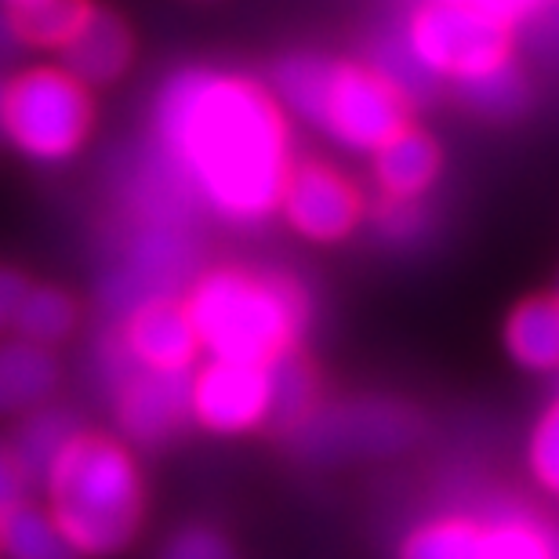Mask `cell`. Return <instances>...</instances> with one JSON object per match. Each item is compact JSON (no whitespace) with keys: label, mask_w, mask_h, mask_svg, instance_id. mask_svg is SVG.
I'll list each match as a JSON object with an SVG mask.
<instances>
[{"label":"cell","mask_w":559,"mask_h":559,"mask_svg":"<svg viewBox=\"0 0 559 559\" xmlns=\"http://www.w3.org/2000/svg\"><path fill=\"white\" fill-rule=\"evenodd\" d=\"M145 182L171 204L204 207L233 226H254L280 207L290 175V135L276 98L222 70H182L153 109Z\"/></svg>","instance_id":"1"},{"label":"cell","mask_w":559,"mask_h":559,"mask_svg":"<svg viewBox=\"0 0 559 559\" xmlns=\"http://www.w3.org/2000/svg\"><path fill=\"white\" fill-rule=\"evenodd\" d=\"M182 306L200 349L233 364H273L295 353L309 320L306 290L284 273H204Z\"/></svg>","instance_id":"2"},{"label":"cell","mask_w":559,"mask_h":559,"mask_svg":"<svg viewBox=\"0 0 559 559\" xmlns=\"http://www.w3.org/2000/svg\"><path fill=\"white\" fill-rule=\"evenodd\" d=\"M48 512L81 556H114L135 542L145 512L139 465L106 436L81 432L44 476Z\"/></svg>","instance_id":"3"},{"label":"cell","mask_w":559,"mask_h":559,"mask_svg":"<svg viewBox=\"0 0 559 559\" xmlns=\"http://www.w3.org/2000/svg\"><path fill=\"white\" fill-rule=\"evenodd\" d=\"M276 98L345 150L378 153L407 128V106L371 66L290 55L273 73Z\"/></svg>","instance_id":"4"},{"label":"cell","mask_w":559,"mask_h":559,"mask_svg":"<svg viewBox=\"0 0 559 559\" xmlns=\"http://www.w3.org/2000/svg\"><path fill=\"white\" fill-rule=\"evenodd\" d=\"M400 559H559V531L516 506H479L418 523Z\"/></svg>","instance_id":"5"},{"label":"cell","mask_w":559,"mask_h":559,"mask_svg":"<svg viewBox=\"0 0 559 559\" xmlns=\"http://www.w3.org/2000/svg\"><path fill=\"white\" fill-rule=\"evenodd\" d=\"M92 128L87 87L70 73L37 66L8 81L4 139L37 164H62L81 150Z\"/></svg>","instance_id":"6"},{"label":"cell","mask_w":559,"mask_h":559,"mask_svg":"<svg viewBox=\"0 0 559 559\" xmlns=\"http://www.w3.org/2000/svg\"><path fill=\"white\" fill-rule=\"evenodd\" d=\"M404 37L436 81L468 84L512 59L509 26L476 4H425L404 22Z\"/></svg>","instance_id":"7"},{"label":"cell","mask_w":559,"mask_h":559,"mask_svg":"<svg viewBox=\"0 0 559 559\" xmlns=\"http://www.w3.org/2000/svg\"><path fill=\"white\" fill-rule=\"evenodd\" d=\"M200 248L189 222L145 218L135 243L128 248L120 270L106 280V306L120 320L150 301L178 298V287L197 270Z\"/></svg>","instance_id":"8"},{"label":"cell","mask_w":559,"mask_h":559,"mask_svg":"<svg viewBox=\"0 0 559 559\" xmlns=\"http://www.w3.org/2000/svg\"><path fill=\"white\" fill-rule=\"evenodd\" d=\"M295 443L309 457H360V454H389L407 447L418 436V418L400 404H342L331 411H312L298 425Z\"/></svg>","instance_id":"9"},{"label":"cell","mask_w":559,"mask_h":559,"mask_svg":"<svg viewBox=\"0 0 559 559\" xmlns=\"http://www.w3.org/2000/svg\"><path fill=\"white\" fill-rule=\"evenodd\" d=\"M189 418L211 432H248L270 425V367L211 360L189 385Z\"/></svg>","instance_id":"10"},{"label":"cell","mask_w":559,"mask_h":559,"mask_svg":"<svg viewBox=\"0 0 559 559\" xmlns=\"http://www.w3.org/2000/svg\"><path fill=\"white\" fill-rule=\"evenodd\" d=\"M280 207L290 229L320 243L342 240L360 222V193L349 186V178L328 164L290 167Z\"/></svg>","instance_id":"11"},{"label":"cell","mask_w":559,"mask_h":559,"mask_svg":"<svg viewBox=\"0 0 559 559\" xmlns=\"http://www.w3.org/2000/svg\"><path fill=\"white\" fill-rule=\"evenodd\" d=\"M189 371H131L109 389L114 393L117 421L131 443L156 447L182 429L189 418Z\"/></svg>","instance_id":"12"},{"label":"cell","mask_w":559,"mask_h":559,"mask_svg":"<svg viewBox=\"0 0 559 559\" xmlns=\"http://www.w3.org/2000/svg\"><path fill=\"white\" fill-rule=\"evenodd\" d=\"M117 342L128 360L142 371H189L200 353L197 331L178 298L150 301V306L124 317Z\"/></svg>","instance_id":"13"},{"label":"cell","mask_w":559,"mask_h":559,"mask_svg":"<svg viewBox=\"0 0 559 559\" xmlns=\"http://www.w3.org/2000/svg\"><path fill=\"white\" fill-rule=\"evenodd\" d=\"M131 62V33L109 11H92L84 26L66 40L62 73H70L76 84H109L128 70Z\"/></svg>","instance_id":"14"},{"label":"cell","mask_w":559,"mask_h":559,"mask_svg":"<svg viewBox=\"0 0 559 559\" xmlns=\"http://www.w3.org/2000/svg\"><path fill=\"white\" fill-rule=\"evenodd\" d=\"M436 171H440V150H436V142L425 131L415 128H404L374 153V178L389 200L415 204L425 189L432 186Z\"/></svg>","instance_id":"15"},{"label":"cell","mask_w":559,"mask_h":559,"mask_svg":"<svg viewBox=\"0 0 559 559\" xmlns=\"http://www.w3.org/2000/svg\"><path fill=\"white\" fill-rule=\"evenodd\" d=\"M55 385H59V364L51 349L22 338L0 345V415L40 407L55 393Z\"/></svg>","instance_id":"16"},{"label":"cell","mask_w":559,"mask_h":559,"mask_svg":"<svg viewBox=\"0 0 559 559\" xmlns=\"http://www.w3.org/2000/svg\"><path fill=\"white\" fill-rule=\"evenodd\" d=\"M506 349L527 371H559V298H527L506 323Z\"/></svg>","instance_id":"17"},{"label":"cell","mask_w":559,"mask_h":559,"mask_svg":"<svg viewBox=\"0 0 559 559\" xmlns=\"http://www.w3.org/2000/svg\"><path fill=\"white\" fill-rule=\"evenodd\" d=\"M0 552L8 559H81L51 512L33 501L0 516Z\"/></svg>","instance_id":"18"},{"label":"cell","mask_w":559,"mask_h":559,"mask_svg":"<svg viewBox=\"0 0 559 559\" xmlns=\"http://www.w3.org/2000/svg\"><path fill=\"white\" fill-rule=\"evenodd\" d=\"M81 429L76 421L66 415V411H33V415L22 421V429L15 432V443L8 447L15 465L22 468L26 484H44V476L51 473V465L59 462L62 451L70 447Z\"/></svg>","instance_id":"19"},{"label":"cell","mask_w":559,"mask_h":559,"mask_svg":"<svg viewBox=\"0 0 559 559\" xmlns=\"http://www.w3.org/2000/svg\"><path fill=\"white\" fill-rule=\"evenodd\" d=\"M371 70L404 98V106L429 103L436 95V87H440V81H436L418 62V55L411 51L404 26H389L382 37L371 44Z\"/></svg>","instance_id":"20"},{"label":"cell","mask_w":559,"mask_h":559,"mask_svg":"<svg viewBox=\"0 0 559 559\" xmlns=\"http://www.w3.org/2000/svg\"><path fill=\"white\" fill-rule=\"evenodd\" d=\"M19 29L22 48L37 44V48H66V40L84 26L92 15L87 0H22L8 11Z\"/></svg>","instance_id":"21"},{"label":"cell","mask_w":559,"mask_h":559,"mask_svg":"<svg viewBox=\"0 0 559 559\" xmlns=\"http://www.w3.org/2000/svg\"><path fill=\"white\" fill-rule=\"evenodd\" d=\"M265 367H270V425L295 432L298 425L312 415V404H317L312 371L301 364L298 353L276 356V360Z\"/></svg>","instance_id":"22"},{"label":"cell","mask_w":559,"mask_h":559,"mask_svg":"<svg viewBox=\"0 0 559 559\" xmlns=\"http://www.w3.org/2000/svg\"><path fill=\"white\" fill-rule=\"evenodd\" d=\"M76 323L73 298L59 287H29L26 301L19 309V320L11 331H19L22 342L51 349L55 342H62Z\"/></svg>","instance_id":"23"},{"label":"cell","mask_w":559,"mask_h":559,"mask_svg":"<svg viewBox=\"0 0 559 559\" xmlns=\"http://www.w3.org/2000/svg\"><path fill=\"white\" fill-rule=\"evenodd\" d=\"M457 92H462L465 106H473L476 114L498 117V120L516 117L523 103H527V81H523V73L516 70L512 59L506 66H498V70L476 76V81L457 84Z\"/></svg>","instance_id":"24"},{"label":"cell","mask_w":559,"mask_h":559,"mask_svg":"<svg viewBox=\"0 0 559 559\" xmlns=\"http://www.w3.org/2000/svg\"><path fill=\"white\" fill-rule=\"evenodd\" d=\"M531 468L534 479L559 498V400L545 411L531 436Z\"/></svg>","instance_id":"25"},{"label":"cell","mask_w":559,"mask_h":559,"mask_svg":"<svg viewBox=\"0 0 559 559\" xmlns=\"http://www.w3.org/2000/svg\"><path fill=\"white\" fill-rule=\"evenodd\" d=\"M160 559H233L229 542L211 527H186L178 531Z\"/></svg>","instance_id":"26"},{"label":"cell","mask_w":559,"mask_h":559,"mask_svg":"<svg viewBox=\"0 0 559 559\" xmlns=\"http://www.w3.org/2000/svg\"><path fill=\"white\" fill-rule=\"evenodd\" d=\"M29 287L33 284L19 270H4V265H0V331L15 328L19 309H22V301H26Z\"/></svg>","instance_id":"27"},{"label":"cell","mask_w":559,"mask_h":559,"mask_svg":"<svg viewBox=\"0 0 559 559\" xmlns=\"http://www.w3.org/2000/svg\"><path fill=\"white\" fill-rule=\"evenodd\" d=\"M378 226H382L389 237L407 240V237H415L421 226V211L418 204H407V200H389L385 207H378Z\"/></svg>","instance_id":"28"},{"label":"cell","mask_w":559,"mask_h":559,"mask_svg":"<svg viewBox=\"0 0 559 559\" xmlns=\"http://www.w3.org/2000/svg\"><path fill=\"white\" fill-rule=\"evenodd\" d=\"M26 501V476L15 465L8 447H0V516Z\"/></svg>","instance_id":"29"},{"label":"cell","mask_w":559,"mask_h":559,"mask_svg":"<svg viewBox=\"0 0 559 559\" xmlns=\"http://www.w3.org/2000/svg\"><path fill=\"white\" fill-rule=\"evenodd\" d=\"M549 0H476L479 11H487V15L501 19L509 26L512 19H523V15H534V11H542Z\"/></svg>","instance_id":"30"},{"label":"cell","mask_w":559,"mask_h":559,"mask_svg":"<svg viewBox=\"0 0 559 559\" xmlns=\"http://www.w3.org/2000/svg\"><path fill=\"white\" fill-rule=\"evenodd\" d=\"M22 51V40H19V29H15V22H11V15L4 8H0V70L15 59V55Z\"/></svg>","instance_id":"31"},{"label":"cell","mask_w":559,"mask_h":559,"mask_svg":"<svg viewBox=\"0 0 559 559\" xmlns=\"http://www.w3.org/2000/svg\"><path fill=\"white\" fill-rule=\"evenodd\" d=\"M4 98H8V81L0 76V139H4Z\"/></svg>","instance_id":"32"},{"label":"cell","mask_w":559,"mask_h":559,"mask_svg":"<svg viewBox=\"0 0 559 559\" xmlns=\"http://www.w3.org/2000/svg\"><path fill=\"white\" fill-rule=\"evenodd\" d=\"M429 4H476V0H429Z\"/></svg>","instance_id":"33"},{"label":"cell","mask_w":559,"mask_h":559,"mask_svg":"<svg viewBox=\"0 0 559 559\" xmlns=\"http://www.w3.org/2000/svg\"><path fill=\"white\" fill-rule=\"evenodd\" d=\"M15 4H22V0H0V8H4V11H11Z\"/></svg>","instance_id":"34"},{"label":"cell","mask_w":559,"mask_h":559,"mask_svg":"<svg viewBox=\"0 0 559 559\" xmlns=\"http://www.w3.org/2000/svg\"><path fill=\"white\" fill-rule=\"evenodd\" d=\"M556 298H559V290H556Z\"/></svg>","instance_id":"35"}]
</instances>
